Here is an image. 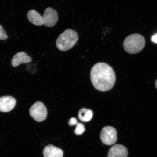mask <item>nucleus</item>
Segmentation results:
<instances>
[{
	"label": "nucleus",
	"instance_id": "f257e3e1",
	"mask_svg": "<svg viewBox=\"0 0 157 157\" xmlns=\"http://www.w3.org/2000/svg\"><path fill=\"white\" fill-rule=\"evenodd\" d=\"M90 76L94 87L101 91L110 90L116 81L115 74L113 68L105 63L95 64L91 69Z\"/></svg>",
	"mask_w": 157,
	"mask_h": 157
},
{
	"label": "nucleus",
	"instance_id": "f03ea898",
	"mask_svg": "<svg viewBox=\"0 0 157 157\" xmlns=\"http://www.w3.org/2000/svg\"><path fill=\"white\" fill-rule=\"evenodd\" d=\"M78 39V35L76 31L67 29L58 37L56 41V46L61 51H67L74 46Z\"/></svg>",
	"mask_w": 157,
	"mask_h": 157
},
{
	"label": "nucleus",
	"instance_id": "7ed1b4c3",
	"mask_svg": "<svg viewBox=\"0 0 157 157\" xmlns=\"http://www.w3.org/2000/svg\"><path fill=\"white\" fill-rule=\"evenodd\" d=\"M145 45V39L140 34L129 35L125 39L123 43L124 50L128 53L135 54L142 51Z\"/></svg>",
	"mask_w": 157,
	"mask_h": 157
},
{
	"label": "nucleus",
	"instance_id": "20e7f679",
	"mask_svg": "<svg viewBox=\"0 0 157 157\" xmlns=\"http://www.w3.org/2000/svg\"><path fill=\"white\" fill-rule=\"evenodd\" d=\"M31 117L38 122H42L46 119L48 111L44 103L37 101L31 106L29 110Z\"/></svg>",
	"mask_w": 157,
	"mask_h": 157
},
{
	"label": "nucleus",
	"instance_id": "39448f33",
	"mask_svg": "<svg viewBox=\"0 0 157 157\" xmlns=\"http://www.w3.org/2000/svg\"><path fill=\"white\" fill-rule=\"evenodd\" d=\"M100 139L103 144L111 146L116 142L117 134L116 130L111 126H105L100 133Z\"/></svg>",
	"mask_w": 157,
	"mask_h": 157
},
{
	"label": "nucleus",
	"instance_id": "423d86ee",
	"mask_svg": "<svg viewBox=\"0 0 157 157\" xmlns=\"http://www.w3.org/2000/svg\"><path fill=\"white\" fill-rule=\"evenodd\" d=\"M44 25L47 27H52L58 21V15L56 10L48 7L45 10L43 16Z\"/></svg>",
	"mask_w": 157,
	"mask_h": 157
},
{
	"label": "nucleus",
	"instance_id": "0eeeda50",
	"mask_svg": "<svg viewBox=\"0 0 157 157\" xmlns=\"http://www.w3.org/2000/svg\"><path fill=\"white\" fill-rule=\"evenodd\" d=\"M16 100L10 96H5L0 98V111L7 113L14 109Z\"/></svg>",
	"mask_w": 157,
	"mask_h": 157
},
{
	"label": "nucleus",
	"instance_id": "6e6552de",
	"mask_svg": "<svg viewBox=\"0 0 157 157\" xmlns=\"http://www.w3.org/2000/svg\"><path fill=\"white\" fill-rule=\"evenodd\" d=\"M128 152L127 148L121 144L113 145L109 149L107 157H127Z\"/></svg>",
	"mask_w": 157,
	"mask_h": 157
},
{
	"label": "nucleus",
	"instance_id": "1a4fd4ad",
	"mask_svg": "<svg viewBox=\"0 0 157 157\" xmlns=\"http://www.w3.org/2000/svg\"><path fill=\"white\" fill-rule=\"evenodd\" d=\"M32 61V58L24 52L17 53L13 56L11 60L12 65L17 67L21 63H28Z\"/></svg>",
	"mask_w": 157,
	"mask_h": 157
},
{
	"label": "nucleus",
	"instance_id": "9d476101",
	"mask_svg": "<svg viewBox=\"0 0 157 157\" xmlns=\"http://www.w3.org/2000/svg\"><path fill=\"white\" fill-rule=\"evenodd\" d=\"M64 153L61 149L50 144L44 148V157H63Z\"/></svg>",
	"mask_w": 157,
	"mask_h": 157
},
{
	"label": "nucleus",
	"instance_id": "9b49d317",
	"mask_svg": "<svg viewBox=\"0 0 157 157\" xmlns=\"http://www.w3.org/2000/svg\"><path fill=\"white\" fill-rule=\"evenodd\" d=\"M27 17L31 23L37 26H41L44 24L43 16L35 10H32L29 11L27 13Z\"/></svg>",
	"mask_w": 157,
	"mask_h": 157
},
{
	"label": "nucleus",
	"instance_id": "f8f14e48",
	"mask_svg": "<svg viewBox=\"0 0 157 157\" xmlns=\"http://www.w3.org/2000/svg\"><path fill=\"white\" fill-rule=\"evenodd\" d=\"M93 112L91 110L82 108L78 113V118L80 121L84 122H88L93 118Z\"/></svg>",
	"mask_w": 157,
	"mask_h": 157
},
{
	"label": "nucleus",
	"instance_id": "ddd939ff",
	"mask_svg": "<svg viewBox=\"0 0 157 157\" xmlns=\"http://www.w3.org/2000/svg\"><path fill=\"white\" fill-rule=\"evenodd\" d=\"M85 128L84 125L81 123H78L74 131V133L76 135H81L85 132Z\"/></svg>",
	"mask_w": 157,
	"mask_h": 157
},
{
	"label": "nucleus",
	"instance_id": "4468645a",
	"mask_svg": "<svg viewBox=\"0 0 157 157\" xmlns=\"http://www.w3.org/2000/svg\"><path fill=\"white\" fill-rule=\"evenodd\" d=\"M8 36L2 27L0 25V40H6Z\"/></svg>",
	"mask_w": 157,
	"mask_h": 157
},
{
	"label": "nucleus",
	"instance_id": "2eb2a0df",
	"mask_svg": "<svg viewBox=\"0 0 157 157\" xmlns=\"http://www.w3.org/2000/svg\"><path fill=\"white\" fill-rule=\"evenodd\" d=\"M78 123L77 119L74 117L71 118L68 121V124L70 126L76 125Z\"/></svg>",
	"mask_w": 157,
	"mask_h": 157
},
{
	"label": "nucleus",
	"instance_id": "dca6fc26",
	"mask_svg": "<svg viewBox=\"0 0 157 157\" xmlns=\"http://www.w3.org/2000/svg\"><path fill=\"white\" fill-rule=\"evenodd\" d=\"M151 40L153 42L157 44V34L152 36Z\"/></svg>",
	"mask_w": 157,
	"mask_h": 157
},
{
	"label": "nucleus",
	"instance_id": "f3484780",
	"mask_svg": "<svg viewBox=\"0 0 157 157\" xmlns=\"http://www.w3.org/2000/svg\"><path fill=\"white\" fill-rule=\"evenodd\" d=\"M155 84L156 87L157 89V79L156 80L155 83Z\"/></svg>",
	"mask_w": 157,
	"mask_h": 157
}]
</instances>
